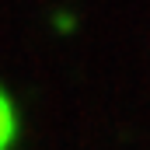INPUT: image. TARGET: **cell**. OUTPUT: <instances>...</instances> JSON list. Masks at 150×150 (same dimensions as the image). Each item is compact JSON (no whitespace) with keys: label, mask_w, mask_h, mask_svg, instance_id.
<instances>
[{"label":"cell","mask_w":150,"mask_h":150,"mask_svg":"<svg viewBox=\"0 0 150 150\" xmlns=\"http://www.w3.org/2000/svg\"><path fill=\"white\" fill-rule=\"evenodd\" d=\"M11 133H14V115H11L7 98L0 94V150H7V143H11Z\"/></svg>","instance_id":"6da1fadb"}]
</instances>
